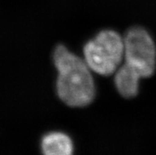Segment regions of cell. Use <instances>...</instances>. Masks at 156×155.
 <instances>
[{
	"label": "cell",
	"mask_w": 156,
	"mask_h": 155,
	"mask_svg": "<svg viewBox=\"0 0 156 155\" xmlns=\"http://www.w3.org/2000/svg\"><path fill=\"white\" fill-rule=\"evenodd\" d=\"M83 54L92 71L103 76L113 75L124 59V38L114 30H102L86 44Z\"/></svg>",
	"instance_id": "7a4b0ae2"
},
{
	"label": "cell",
	"mask_w": 156,
	"mask_h": 155,
	"mask_svg": "<svg viewBox=\"0 0 156 155\" xmlns=\"http://www.w3.org/2000/svg\"><path fill=\"white\" fill-rule=\"evenodd\" d=\"M125 63L142 78H149L156 67V48L152 37L141 27L131 28L124 37Z\"/></svg>",
	"instance_id": "3957f363"
},
{
	"label": "cell",
	"mask_w": 156,
	"mask_h": 155,
	"mask_svg": "<svg viewBox=\"0 0 156 155\" xmlns=\"http://www.w3.org/2000/svg\"><path fill=\"white\" fill-rule=\"evenodd\" d=\"M42 153L46 155H70L73 153V142L63 132H53L44 136L41 143Z\"/></svg>",
	"instance_id": "5b68a950"
},
{
	"label": "cell",
	"mask_w": 156,
	"mask_h": 155,
	"mask_svg": "<svg viewBox=\"0 0 156 155\" xmlns=\"http://www.w3.org/2000/svg\"><path fill=\"white\" fill-rule=\"evenodd\" d=\"M141 78L136 71L125 63L115 72V86L123 97L133 98L138 94Z\"/></svg>",
	"instance_id": "277c9868"
},
{
	"label": "cell",
	"mask_w": 156,
	"mask_h": 155,
	"mask_svg": "<svg viewBox=\"0 0 156 155\" xmlns=\"http://www.w3.org/2000/svg\"><path fill=\"white\" fill-rule=\"evenodd\" d=\"M57 70L56 92L59 99L72 108H82L94 99L95 85L89 66L85 60L59 44L53 53Z\"/></svg>",
	"instance_id": "6da1fadb"
}]
</instances>
